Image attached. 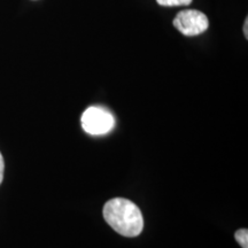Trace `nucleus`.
<instances>
[{
	"label": "nucleus",
	"instance_id": "1",
	"mask_svg": "<svg viewBox=\"0 0 248 248\" xmlns=\"http://www.w3.org/2000/svg\"><path fill=\"white\" fill-rule=\"evenodd\" d=\"M104 218L113 230L128 238L137 237L144 229V218L137 204L124 198H115L104 206Z\"/></svg>",
	"mask_w": 248,
	"mask_h": 248
},
{
	"label": "nucleus",
	"instance_id": "2",
	"mask_svg": "<svg viewBox=\"0 0 248 248\" xmlns=\"http://www.w3.org/2000/svg\"><path fill=\"white\" fill-rule=\"evenodd\" d=\"M173 27L184 36L193 37L203 33L208 29V17L197 9H184L176 15L172 21Z\"/></svg>",
	"mask_w": 248,
	"mask_h": 248
},
{
	"label": "nucleus",
	"instance_id": "3",
	"mask_svg": "<svg viewBox=\"0 0 248 248\" xmlns=\"http://www.w3.org/2000/svg\"><path fill=\"white\" fill-rule=\"evenodd\" d=\"M82 126L90 135H105L115 126V119L107 109L95 106L89 107L82 115Z\"/></svg>",
	"mask_w": 248,
	"mask_h": 248
},
{
	"label": "nucleus",
	"instance_id": "4",
	"mask_svg": "<svg viewBox=\"0 0 248 248\" xmlns=\"http://www.w3.org/2000/svg\"><path fill=\"white\" fill-rule=\"evenodd\" d=\"M156 2L164 7H176V6H188L192 0H156Z\"/></svg>",
	"mask_w": 248,
	"mask_h": 248
},
{
	"label": "nucleus",
	"instance_id": "5",
	"mask_svg": "<svg viewBox=\"0 0 248 248\" xmlns=\"http://www.w3.org/2000/svg\"><path fill=\"white\" fill-rule=\"evenodd\" d=\"M235 240L239 243L243 248H248V230L247 229H240L234 233Z\"/></svg>",
	"mask_w": 248,
	"mask_h": 248
},
{
	"label": "nucleus",
	"instance_id": "6",
	"mask_svg": "<svg viewBox=\"0 0 248 248\" xmlns=\"http://www.w3.org/2000/svg\"><path fill=\"white\" fill-rule=\"evenodd\" d=\"M4 170H5L4 157H2L1 153H0V184H1L2 179H4Z\"/></svg>",
	"mask_w": 248,
	"mask_h": 248
},
{
	"label": "nucleus",
	"instance_id": "7",
	"mask_svg": "<svg viewBox=\"0 0 248 248\" xmlns=\"http://www.w3.org/2000/svg\"><path fill=\"white\" fill-rule=\"evenodd\" d=\"M248 18L245 20V26H244V33H245V37H246V39L248 38Z\"/></svg>",
	"mask_w": 248,
	"mask_h": 248
}]
</instances>
